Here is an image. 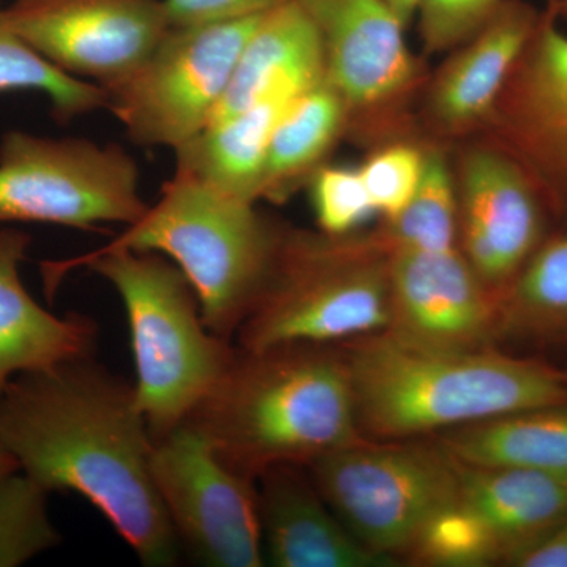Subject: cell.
I'll use <instances>...</instances> for the list:
<instances>
[{"label":"cell","instance_id":"3","mask_svg":"<svg viewBox=\"0 0 567 567\" xmlns=\"http://www.w3.org/2000/svg\"><path fill=\"white\" fill-rule=\"evenodd\" d=\"M352 382L358 427L377 442L434 439L537 406L566 404V372L498 349H421L390 331L338 344Z\"/></svg>","mask_w":567,"mask_h":567},{"label":"cell","instance_id":"8","mask_svg":"<svg viewBox=\"0 0 567 567\" xmlns=\"http://www.w3.org/2000/svg\"><path fill=\"white\" fill-rule=\"evenodd\" d=\"M148 204L136 162L121 145L11 130L0 140V224L71 229L132 224Z\"/></svg>","mask_w":567,"mask_h":567},{"label":"cell","instance_id":"26","mask_svg":"<svg viewBox=\"0 0 567 567\" xmlns=\"http://www.w3.org/2000/svg\"><path fill=\"white\" fill-rule=\"evenodd\" d=\"M18 91L43 93L59 122L107 106L102 85L71 76L41 58L11 29L0 3V93Z\"/></svg>","mask_w":567,"mask_h":567},{"label":"cell","instance_id":"33","mask_svg":"<svg viewBox=\"0 0 567 567\" xmlns=\"http://www.w3.org/2000/svg\"><path fill=\"white\" fill-rule=\"evenodd\" d=\"M518 567H567V514L513 563Z\"/></svg>","mask_w":567,"mask_h":567},{"label":"cell","instance_id":"12","mask_svg":"<svg viewBox=\"0 0 567 567\" xmlns=\"http://www.w3.org/2000/svg\"><path fill=\"white\" fill-rule=\"evenodd\" d=\"M394 338L421 349L473 352L499 338L502 293L484 284L461 248L390 251Z\"/></svg>","mask_w":567,"mask_h":567},{"label":"cell","instance_id":"31","mask_svg":"<svg viewBox=\"0 0 567 567\" xmlns=\"http://www.w3.org/2000/svg\"><path fill=\"white\" fill-rule=\"evenodd\" d=\"M503 0H421L417 28L427 54L456 50L484 24Z\"/></svg>","mask_w":567,"mask_h":567},{"label":"cell","instance_id":"23","mask_svg":"<svg viewBox=\"0 0 567 567\" xmlns=\"http://www.w3.org/2000/svg\"><path fill=\"white\" fill-rule=\"evenodd\" d=\"M350 110L327 78L301 92L276 123L268 145L260 200L282 203L323 166Z\"/></svg>","mask_w":567,"mask_h":567},{"label":"cell","instance_id":"5","mask_svg":"<svg viewBox=\"0 0 567 567\" xmlns=\"http://www.w3.org/2000/svg\"><path fill=\"white\" fill-rule=\"evenodd\" d=\"M286 230L256 204L174 171L159 199L103 248L173 260L192 282L208 330L233 342L270 278Z\"/></svg>","mask_w":567,"mask_h":567},{"label":"cell","instance_id":"4","mask_svg":"<svg viewBox=\"0 0 567 567\" xmlns=\"http://www.w3.org/2000/svg\"><path fill=\"white\" fill-rule=\"evenodd\" d=\"M87 267L121 297L126 317L137 405L153 442L186 423L233 363L237 347L208 330L192 282L158 252L99 248L44 264L52 290L73 268Z\"/></svg>","mask_w":567,"mask_h":567},{"label":"cell","instance_id":"2","mask_svg":"<svg viewBox=\"0 0 567 567\" xmlns=\"http://www.w3.org/2000/svg\"><path fill=\"white\" fill-rule=\"evenodd\" d=\"M188 423L227 465L252 480L271 466H306L364 439L338 344L237 347Z\"/></svg>","mask_w":567,"mask_h":567},{"label":"cell","instance_id":"7","mask_svg":"<svg viewBox=\"0 0 567 567\" xmlns=\"http://www.w3.org/2000/svg\"><path fill=\"white\" fill-rule=\"evenodd\" d=\"M306 468L349 532L393 563L404 561L424 525L458 498L456 461L434 439H363Z\"/></svg>","mask_w":567,"mask_h":567},{"label":"cell","instance_id":"15","mask_svg":"<svg viewBox=\"0 0 567 567\" xmlns=\"http://www.w3.org/2000/svg\"><path fill=\"white\" fill-rule=\"evenodd\" d=\"M319 31L324 78L352 111L404 96L420 76L405 24L386 0H297Z\"/></svg>","mask_w":567,"mask_h":567},{"label":"cell","instance_id":"30","mask_svg":"<svg viewBox=\"0 0 567 567\" xmlns=\"http://www.w3.org/2000/svg\"><path fill=\"white\" fill-rule=\"evenodd\" d=\"M423 163L424 152L406 144L390 145L365 159L358 171L375 215L390 221L404 210L420 185Z\"/></svg>","mask_w":567,"mask_h":567},{"label":"cell","instance_id":"11","mask_svg":"<svg viewBox=\"0 0 567 567\" xmlns=\"http://www.w3.org/2000/svg\"><path fill=\"white\" fill-rule=\"evenodd\" d=\"M6 18L41 58L103 89L137 69L171 29L163 0H13Z\"/></svg>","mask_w":567,"mask_h":567},{"label":"cell","instance_id":"13","mask_svg":"<svg viewBox=\"0 0 567 567\" xmlns=\"http://www.w3.org/2000/svg\"><path fill=\"white\" fill-rule=\"evenodd\" d=\"M456 185L458 248L484 284L503 293L544 241L540 194L505 148L466 152Z\"/></svg>","mask_w":567,"mask_h":567},{"label":"cell","instance_id":"28","mask_svg":"<svg viewBox=\"0 0 567 567\" xmlns=\"http://www.w3.org/2000/svg\"><path fill=\"white\" fill-rule=\"evenodd\" d=\"M404 561L416 566L483 567L505 565V557L487 525L457 498L424 525Z\"/></svg>","mask_w":567,"mask_h":567},{"label":"cell","instance_id":"9","mask_svg":"<svg viewBox=\"0 0 567 567\" xmlns=\"http://www.w3.org/2000/svg\"><path fill=\"white\" fill-rule=\"evenodd\" d=\"M264 14L171 25L137 69L104 89L106 110L136 144L174 152L212 122Z\"/></svg>","mask_w":567,"mask_h":567},{"label":"cell","instance_id":"14","mask_svg":"<svg viewBox=\"0 0 567 567\" xmlns=\"http://www.w3.org/2000/svg\"><path fill=\"white\" fill-rule=\"evenodd\" d=\"M487 123L540 196L567 213V33L550 9L540 14Z\"/></svg>","mask_w":567,"mask_h":567},{"label":"cell","instance_id":"36","mask_svg":"<svg viewBox=\"0 0 567 567\" xmlns=\"http://www.w3.org/2000/svg\"><path fill=\"white\" fill-rule=\"evenodd\" d=\"M551 13L555 14L558 21L566 22L567 24V0H551L550 7Z\"/></svg>","mask_w":567,"mask_h":567},{"label":"cell","instance_id":"16","mask_svg":"<svg viewBox=\"0 0 567 567\" xmlns=\"http://www.w3.org/2000/svg\"><path fill=\"white\" fill-rule=\"evenodd\" d=\"M264 551L278 567L394 566L369 550L324 502L303 465L284 464L257 477Z\"/></svg>","mask_w":567,"mask_h":567},{"label":"cell","instance_id":"27","mask_svg":"<svg viewBox=\"0 0 567 567\" xmlns=\"http://www.w3.org/2000/svg\"><path fill=\"white\" fill-rule=\"evenodd\" d=\"M50 494L20 468L0 475V567L25 565L61 544L48 511Z\"/></svg>","mask_w":567,"mask_h":567},{"label":"cell","instance_id":"19","mask_svg":"<svg viewBox=\"0 0 567 567\" xmlns=\"http://www.w3.org/2000/svg\"><path fill=\"white\" fill-rule=\"evenodd\" d=\"M323 78L319 31L297 0H286L264 14L246 41L212 122L248 110L276 93L303 92Z\"/></svg>","mask_w":567,"mask_h":567},{"label":"cell","instance_id":"20","mask_svg":"<svg viewBox=\"0 0 567 567\" xmlns=\"http://www.w3.org/2000/svg\"><path fill=\"white\" fill-rule=\"evenodd\" d=\"M456 461V458H454ZM458 499L502 547L505 565L539 543L567 514V477L457 462Z\"/></svg>","mask_w":567,"mask_h":567},{"label":"cell","instance_id":"6","mask_svg":"<svg viewBox=\"0 0 567 567\" xmlns=\"http://www.w3.org/2000/svg\"><path fill=\"white\" fill-rule=\"evenodd\" d=\"M390 251L379 237L350 240L286 230L281 248L237 347L342 344L390 327Z\"/></svg>","mask_w":567,"mask_h":567},{"label":"cell","instance_id":"17","mask_svg":"<svg viewBox=\"0 0 567 567\" xmlns=\"http://www.w3.org/2000/svg\"><path fill=\"white\" fill-rule=\"evenodd\" d=\"M539 18L524 0H503L486 24L456 48L429 91V117L439 132L462 134L488 122Z\"/></svg>","mask_w":567,"mask_h":567},{"label":"cell","instance_id":"18","mask_svg":"<svg viewBox=\"0 0 567 567\" xmlns=\"http://www.w3.org/2000/svg\"><path fill=\"white\" fill-rule=\"evenodd\" d=\"M31 244L24 230L0 229V398L14 377L93 357L99 339L89 317L52 315L25 289L20 268Z\"/></svg>","mask_w":567,"mask_h":567},{"label":"cell","instance_id":"24","mask_svg":"<svg viewBox=\"0 0 567 567\" xmlns=\"http://www.w3.org/2000/svg\"><path fill=\"white\" fill-rule=\"evenodd\" d=\"M567 342V235L543 241L503 290L498 342Z\"/></svg>","mask_w":567,"mask_h":567},{"label":"cell","instance_id":"1","mask_svg":"<svg viewBox=\"0 0 567 567\" xmlns=\"http://www.w3.org/2000/svg\"><path fill=\"white\" fill-rule=\"evenodd\" d=\"M0 442L47 491L89 499L142 565H177L182 548L132 383L93 357L14 377L0 398Z\"/></svg>","mask_w":567,"mask_h":567},{"label":"cell","instance_id":"35","mask_svg":"<svg viewBox=\"0 0 567 567\" xmlns=\"http://www.w3.org/2000/svg\"><path fill=\"white\" fill-rule=\"evenodd\" d=\"M20 468L18 466V462L14 461V457L11 456L9 450L2 445L0 442V475H6V473L14 472V470Z\"/></svg>","mask_w":567,"mask_h":567},{"label":"cell","instance_id":"29","mask_svg":"<svg viewBox=\"0 0 567 567\" xmlns=\"http://www.w3.org/2000/svg\"><path fill=\"white\" fill-rule=\"evenodd\" d=\"M320 230L333 237L352 234L375 215L360 171L352 167H319L308 182Z\"/></svg>","mask_w":567,"mask_h":567},{"label":"cell","instance_id":"32","mask_svg":"<svg viewBox=\"0 0 567 567\" xmlns=\"http://www.w3.org/2000/svg\"><path fill=\"white\" fill-rule=\"evenodd\" d=\"M171 25H199L259 17L286 0H163Z\"/></svg>","mask_w":567,"mask_h":567},{"label":"cell","instance_id":"37","mask_svg":"<svg viewBox=\"0 0 567 567\" xmlns=\"http://www.w3.org/2000/svg\"><path fill=\"white\" fill-rule=\"evenodd\" d=\"M566 377H567V372H566Z\"/></svg>","mask_w":567,"mask_h":567},{"label":"cell","instance_id":"21","mask_svg":"<svg viewBox=\"0 0 567 567\" xmlns=\"http://www.w3.org/2000/svg\"><path fill=\"white\" fill-rule=\"evenodd\" d=\"M300 93H276L238 114L208 123L175 148V173L235 199L259 203L271 134Z\"/></svg>","mask_w":567,"mask_h":567},{"label":"cell","instance_id":"10","mask_svg":"<svg viewBox=\"0 0 567 567\" xmlns=\"http://www.w3.org/2000/svg\"><path fill=\"white\" fill-rule=\"evenodd\" d=\"M152 475L178 544L194 561L264 566L257 481L227 465L192 423L153 442Z\"/></svg>","mask_w":567,"mask_h":567},{"label":"cell","instance_id":"34","mask_svg":"<svg viewBox=\"0 0 567 567\" xmlns=\"http://www.w3.org/2000/svg\"><path fill=\"white\" fill-rule=\"evenodd\" d=\"M421 0H386L388 6L394 10L399 20L404 22L405 28H409L410 22L416 17L417 7Z\"/></svg>","mask_w":567,"mask_h":567},{"label":"cell","instance_id":"25","mask_svg":"<svg viewBox=\"0 0 567 567\" xmlns=\"http://www.w3.org/2000/svg\"><path fill=\"white\" fill-rule=\"evenodd\" d=\"M388 251H445L458 248L456 175L445 153L424 152L423 174L409 205L377 235Z\"/></svg>","mask_w":567,"mask_h":567},{"label":"cell","instance_id":"22","mask_svg":"<svg viewBox=\"0 0 567 567\" xmlns=\"http://www.w3.org/2000/svg\"><path fill=\"white\" fill-rule=\"evenodd\" d=\"M434 440L461 464L567 477V402L488 417Z\"/></svg>","mask_w":567,"mask_h":567}]
</instances>
